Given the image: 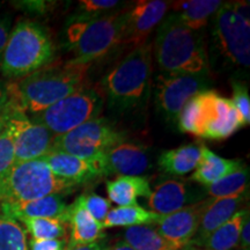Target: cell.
Wrapping results in <instances>:
<instances>
[{
    "mask_svg": "<svg viewBox=\"0 0 250 250\" xmlns=\"http://www.w3.org/2000/svg\"><path fill=\"white\" fill-rule=\"evenodd\" d=\"M169 1L161 0H142L124 11L121 43L140 46L145 44L149 34L164 21Z\"/></svg>",
    "mask_w": 250,
    "mask_h": 250,
    "instance_id": "cell-13",
    "label": "cell"
},
{
    "mask_svg": "<svg viewBox=\"0 0 250 250\" xmlns=\"http://www.w3.org/2000/svg\"><path fill=\"white\" fill-rule=\"evenodd\" d=\"M155 56L165 73L208 77L210 62L199 31L181 23L173 14L159 24L155 39Z\"/></svg>",
    "mask_w": 250,
    "mask_h": 250,
    "instance_id": "cell-3",
    "label": "cell"
},
{
    "mask_svg": "<svg viewBox=\"0 0 250 250\" xmlns=\"http://www.w3.org/2000/svg\"><path fill=\"white\" fill-rule=\"evenodd\" d=\"M67 242L66 239L54 240H34L28 242L29 250H65Z\"/></svg>",
    "mask_w": 250,
    "mask_h": 250,
    "instance_id": "cell-35",
    "label": "cell"
},
{
    "mask_svg": "<svg viewBox=\"0 0 250 250\" xmlns=\"http://www.w3.org/2000/svg\"><path fill=\"white\" fill-rule=\"evenodd\" d=\"M249 184V168L243 165L241 168L205 187V191L211 198H223L247 192Z\"/></svg>",
    "mask_w": 250,
    "mask_h": 250,
    "instance_id": "cell-28",
    "label": "cell"
},
{
    "mask_svg": "<svg viewBox=\"0 0 250 250\" xmlns=\"http://www.w3.org/2000/svg\"><path fill=\"white\" fill-rule=\"evenodd\" d=\"M204 203L205 201L197 202L170 214L160 215L155 223V229L165 240L181 250L190 245L196 235Z\"/></svg>",
    "mask_w": 250,
    "mask_h": 250,
    "instance_id": "cell-14",
    "label": "cell"
},
{
    "mask_svg": "<svg viewBox=\"0 0 250 250\" xmlns=\"http://www.w3.org/2000/svg\"><path fill=\"white\" fill-rule=\"evenodd\" d=\"M9 105H11V102H9L7 83L0 80V112L5 111Z\"/></svg>",
    "mask_w": 250,
    "mask_h": 250,
    "instance_id": "cell-39",
    "label": "cell"
},
{
    "mask_svg": "<svg viewBox=\"0 0 250 250\" xmlns=\"http://www.w3.org/2000/svg\"><path fill=\"white\" fill-rule=\"evenodd\" d=\"M9 33H11V20L7 17H0V61L7 44Z\"/></svg>",
    "mask_w": 250,
    "mask_h": 250,
    "instance_id": "cell-36",
    "label": "cell"
},
{
    "mask_svg": "<svg viewBox=\"0 0 250 250\" xmlns=\"http://www.w3.org/2000/svg\"><path fill=\"white\" fill-rule=\"evenodd\" d=\"M15 4H19L20 8L26 9V11L30 12V13H44L50 7V2L46 1H20L15 2Z\"/></svg>",
    "mask_w": 250,
    "mask_h": 250,
    "instance_id": "cell-37",
    "label": "cell"
},
{
    "mask_svg": "<svg viewBox=\"0 0 250 250\" xmlns=\"http://www.w3.org/2000/svg\"><path fill=\"white\" fill-rule=\"evenodd\" d=\"M102 250H133L131 247L127 245L126 242L124 241H118L110 247H107V248H103Z\"/></svg>",
    "mask_w": 250,
    "mask_h": 250,
    "instance_id": "cell-42",
    "label": "cell"
},
{
    "mask_svg": "<svg viewBox=\"0 0 250 250\" xmlns=\"http://www.w3.org/2000/svg\"><path fill=\"white\" fill-rule=\"evenodd\" d=\"M249 210H239L226 223L217 228L198 247L201 250H233L239 245L240 234Z\"/></svg>",
    "mask_w": 250,
    "mask_h": 250,
    "instance_id": "cell-25",
    "label": "cell"
},
{
    "mask_svg": "<svg viewBox=\"0 0 250 250\" xmlns=\"http://www.w3.org/2000/svg\"><path fill=\"white\" fill-rule=\"evenodd\" d=\"M202 143L189 144L164 151L158 159V166L167 175L181 176L195 170L201 160Z\"/></svg>",
    "mask_w": 250,
    "mask_h": 250,
    "instance_id": "cell-24",
    "label": "cell"
},
{
    "mask_svg": "<svg viewBox=\"0 0 250 250\" xmlns=\"http://www.w3.org/2000/svg\"><path fill=\"white\" fill-rule=\"evenodd\" d=\"M245 199L246 192L241 195L223 197V198L205 199L198 229L190 245L198 248L212 232L229 220L233 214L239 211L237 208Z\"/></svg>",
    "mask_w": 250,
    "mask_h": 250,
    "instance_id": "cell-18",
    "label": "cell"
},
{
    "mask_svg": "<svg viewBox=\"0 0 250 250\" xmlns=\"http://www.w3.org/2000/svg\"><path fill=\"white\" fill-rule=\"evenodd\" d=\"M233 96L232 101L234 108L239 112L241 118L242 125L247 126L250 123V99L248 94V88L243 83L240 81H233Z\"/></svg>",
    "mask_w": 250,
    "mask_h": 250,
    "instance_id": "cell-34",
    "label": "cell"
},
{
    "mask_svg": "<svg viewBox=\"0 0 250 250\" xmlns=\"http://www.w3.org/2000/svg\"><path fill=\"white\" fill-rule=\"evenodd\" d=\"M123 241L133 250H179L165 240L151 225L126 228L123 233Z\"/></svg>",
    "mask_w": 250,
    "mask_h": 250,
    "instance_id": "cell-27",
    "label": "cell"
},
{
    "mask_svg": "<svg viewBox=\"0 0 250 250\" xmlns=\"http://www.w3.org/2000/svg\"><path fill=\"white\" fill-rule=\"evenodd\" d=\"M103 248L99 242L88 243V245H68L65 250H102Z\"/></svg>",
    "mask_w": 250,
    "mask_h": 250,
    "instance_id": "cell-40",
    "label": "cell"
},
{
    "mask_svg": "<svg viewBox=\"0 0 250 250\" xmlns=\"http://www.w3.org/2000/svg\"><path fill=\"white\" fill-rule=\"evenodd\" d=\"M22 223L26 230L34 240H54L66 237L67 224L55 218L23 219Z\"/></svg>",
    "mask_w": 250,
    "mask_h": 250,
    "instance_id": "cell-29",
    "label": "cell"
},
{
    "mask_svg": "<svg viewBox=\"0 0 250 250\" xmlns=\"http://www.w3.org/2000/svg\"><path fill=\"white\" fill-rule=\"evenodd\" d=\"M160 215L154 212L146 210L140 205L117 206L109 211L104 221L102 223L103 228L111 227H134L147 226L153 225L159 220Z\"/></svg>",
    "mask_w": 250,
    "mask_h": 250,
    "instance_id": "cell-26",
    "label": "cell"
},
{
    "mask_svg": "<svg viewBox=\"0 0 250 250\" xmlns=\"http://www.w3.org/2000/svg\"><path fill=\"white\" fill-rule=\"evenodd\" d=\"M90 65L72 61L46 65L29 76L7 83L11 105L34 116L86 86Z\"/></svg>",
    "mask_w": 250,
    "mask_h": 250,
    "instance_id": "cell-1",
    "label": "cell"
},
{
    "mask_svg": "<svg viewBox=\"0 0 250 250\" xmlns=\"http://www.w3.org/2000/svg\"><path fill=\"white\" fill-rule=\"evenodd\" d=\"M102 174L117 176H140L149 168V156L145 146L122 142L101 156Z\"/></svg>",
    "mask_w": 250,
    "mask_h": 250,
    "instance_id": "cell-15",
    "label": "cell"
},
{
    "mask_svg": "<svg viewBox=\"0 0 250 250\" xmlns=\"http://www.w3.org/2000/svg\"><path fill=\"white\" fill-rule=\"evenodd\" d=\"M67 225L71 228L68 245H88L104 237L102 224L96 221L83 208L78 198L68 206Z\"/></svg>",
    "mask_w": 250,
    "mask_h": 250,
    "instance_id": "cell-20",
    "label": "cell"
},
{
    "mask_svg": "<svg viewBox=\"0 0 250 250\" xmlns=\"http://www.w3.org/2000/svg\"><path fill=\"white\" fill-rule=\"evenodd\" d=\"M102 92L111 109L136 111L147 104L152 87V44L134 48L101 80Z\"/></svg>",
    "mask_w": 250,
    "mask_h": 250,
    "instance_id": "cell-2",
    "label": "cell"
},
{
    "mask_svg": "<svg viewBox=\"0 0 250 250\" xmlns=\"http://www.w3.org/2000/svg\"><path fill=\"white\" fill-rule=\"evenodd\" d=\"M0 250H29L21 224L0 212Z\"/></svg>",
    "mask_w": 250,
    "mask_h": 250,
    "instance_id": "cell-30",
    "label": "cell"
},
{
    "mask_svg": "<svg viewBox=\"0 0 250 250\" xmlns=\"http://www.w3.org/2000/svg\"><path fill=\"white\" fill-rule=\"evenodd\" d=\"M109 201L118 206H131L138 204L139 197L151 195L149 181L143 176H117L107 182Z\"/></svg>",
    "mask_w": 250,
    "mask_h": 250,
    "instance_id": "cell-23",
    "label": "cell"
},
{
    "mask_svg": "<svg viewBox=\"0 0 250 250\" xmlns=\"http://www.w3.org/2000/svg\"><path fill=\"white\" fill-rule=\"evenodd\" d=\"M124 2L116 0H80L77 11L70 19H96L118 11Z\"/></svg>",
    "mask_w": 250,
    "mask_h": 250,
    "instance_id": "cell-31",
    "label": "cell"
},
{
    "mask_svg": "<svg viewBox=\"0 0 250 250\" xmlns=\"http://www.w3.org/2000/svg\"><path fill=\"white\" fill-rule=\"evenodd\" d=\"M240 250H250V218L247 215L245 223H243L241 234H240L239 245Z\"/></svg>",
    "mask_w": 250,
    "mask_h": 250,
    "instance_id": "cell-38",
    "label": "cell"
},
{
    "mask_svg": "<svg viewBox=\"0 0 250 250\" xmlns=\"http://www.w3.org/2000/svg\"><path fill=\"white\" fill-rule=\"evenodd\" d=\"M124 140L125 134L110 122L103 117H96L70 132L55 137L52 149L93 160Z\"/></svg>",
    "mask_w": 250,
    "mask_h": 250,
    "instance_id": "cell-9",
    "label": "cell"
},
{
    "mask_svg": "<svg viewBox=\"0 0 250 250\" xmlns=\"http://www.w3.org/2000/svg\"><path fill=\"white\" fill-rule=\"evenodd\" d=\"M67 211L68 206L62 195H50L34 201L0 204V212L17 221L23 219L55 218L67 224Z\"/></svg>",
    "mask_w": 250,
    "mask_h": 250,
    "instance_id": "cell-17",
    "label": "cell"
},
{
    "mask_svg": "<svg viewBox=\"0 0 250 250\" xmlns=\"http://www.w3.org/2000/svg\"><path fill=\"white\" fill-rule=\"evenodd\" d=\"M124 11L96 19H70L66 27V44L73 54L72 62L90 65L104 57L121 42Z\"/></svg>",
    "mask_w": 250,
    "mask_h": 250,
    "instance_id": "cell-5",
    "label": "cell"
},
{
    "mask_svg": "<svg viewBox=\"0 0 250 250\" xmlns=\"http://www.w3.org/2000/svg\"><path fill=\"white\" fill-rule=\"evenodd\" d=\"M181 250H195V247L191 246V245H188L184 247V248H182Z\"/></svg>",
    "mask_w": 250,
    "mask_h": 250,
    "instance_id": "cell-43",
    "label": "cell"
},
{
    "mask_svg": "<svg viewBox=\"0 0 250 250\" xmlns=\"http://www.w3.org/2000/svg\"><path fill=\"white\" fill-rule=\"evenodd\" d=\"M249 2H223L213 15L212 37L217 52L228 64L250 66Z\"/></svg>",
    "mask_w": 250,
    "mask_h": 250,
    "instance_id": "cell-6",
    "label": "cell"
},
{
    "mask_svg": "<svg viewBox=\"0 0 250 250\" xmlns=\"http://www.w3.org/2000/svg\"><path fill=\"white\" fill-rule=\"evenodd\" d=\"M245 162L242 160L221 158L210 148L206 147L204 144H202L201 160L197 165L196 169L193 170L191 180L203 184L204 187L210 186V184L217 182L218 180L227 176L228 174L241 168Z\"/></svg>",
    "mask_w": 250,
    "mask_h": 250,
    "instance_id": "cell-21",
    "label": "cell"
},
{
    "mask_svg": "<svg viewBox=\"0 0 250 250\" xmlns=\"http://www.w3.org/2000/svg\"><path fill=\"white\" fill-rule=\"evenodd\" d=\"M210 89V78L192 74L162 73L154 83L155 104L168 122H177L184 105L197 94Z\"/></svg>",
    "mask_w": 250,
    "mask_h": 250,
    "instance_id": "cell-10",
    "label": "cell"
},
{
    "mask_svg": "<svg viewBox=\"0 0 250 250\" xmlns=\"http://www.w3.org/2000/svg\"><path fill=\"white\" fill-rule=\"evenodd\" d=\"M12 109H13V107H12V105H9V107L6 109L5 111L0 112V133L2 132V130L5 129L6 125H7V123H8V120H9V116H11Z\"/></svg>",
    "mask_w": 250,
    "mask_h": 250,
    "instance_id": "cell-41",
    "label": "cell"
},
{
    "mask_svg": "<svg viewBox=\"0 0 250 250\" xmlns=\"http://www.w3.org/2000/svg\"><path fill=\"white\" fill-rule=\"evenodd\" d=\"M191 188L184 181L167 180L152 190L147 198L149 211L159 215H167L197 203Z\"/></svg>",
    "mask_w": 250,
    "mask_h": 250,
    "instance_id": "cell-19",
    "label": "cell"
},
{
    "mask_svg": "<svg viewBox=\"0 0 250 250\" xmlns=\"http://www.w3.org/2000/svg\"><path fill=\"white\" fill-rule=\"evenodd\" d=\"M8 123L14 134L15 164L42 159L52 149L54 134L22 111L12 109Z\"/></svg>",
    "mask_w": 250,
    "mask_h": 250,
    "instance_id": "cell-11",
    "label": "cell"
},
{
    "mask_svg": "<svg viewBox=\"0 0 250 250\" xmlns=\"http://www.w3.org/2000/svg\"><path fill=\"white\" fill-rule=\"evenodd\" d=\"M42 159L56 176L70 181L77 186L103 175L101 156L93 160H86L67 153L51 149Z\"/></svg>",
    "mask_w": 250,
    "mask_h": 250,
    "instance_id": "cell-16",
    "label": "cell"
},
{
    "mask_svg": "<svg viewBox=\"0 0 250 250\" xmlns=\"http://www.w3.org/2000/svg\"><path fill=\"white\" fill-rule=\"evenodd\" d=\"M195 250H201V249H198V248H196V247H195Z\"/></svg>",
    "mask_w": 250,
    "mask_h": 250,
    "instance_id": "cell-44",
    "label": "cell"
},
{
    "mask_svg": "<svg viewBox=\"0 0 250 250\" xmlns=\"http://www.w3.org/2000/svg\"><path fill=\"white\" fill-rule=\"evenodd\" d=\"M202 132L201 138L223 140L243 127L239 112L233 103L215 90L208 89L201 93Z\"/></svg>",
    "mask_w": 250,
    "mask_h": 250,
    "instance_id": "cell-12",
    "label": "cell"
},
{
    "mask_svg": "<svg viewBox=\"0 0 250 250\" xmlns=\"http://www.w3.org/2000/svg\"><path fill=\"white\" fill-rule=\"evenodd\" d=\"M55 56L48 31L30 20H20L8 36L0 61V72L11 79H21L45 67Z\"/></svg>",
    "mask_w": 250,
    "mask_h": 250,
    "instance_id": "cell-4",
    "label": "cell"
},
{
    "mask_svg": "<svg viewBox=\"0 0 250 250\" xmlns=\"http://www.w3.org/2000/svg\"><path fill=\"white\" fill-rule=\"evenodd\" d=\"M14 165V134L11 125L7 123L5 129L0 133V183L6 179Z\"/></svg>",
    "mask_w": 250,
    "mask_h": 250,
    "instance_id": "cell-32",
    "label": "cell"
},
{
    "mask_svg": "<svg viewBox=\"0 0 250 250\" xmlns=\"http://www.w3.org/2000/svg\"><path fill=\"white\" fill-rule=\"evenodd\" d=\"M223 1L219 0H189L169 2L173 14L181 23L190 29L199 31L220 8Z\"/></svg>",
    "mask_w": 250,
    "mask_h": 250,
    "instance_id": "cell-22",
    "label": "cell"
},
{
    "mask_svg": "<svg viewBox=\"0 0 250 250\" xmlns=\"http://www.w3.org/2000/svg\"><path fill=\"white\" fill-rule=\"evenodd\" d=\"M83 208L99 223H103L109 211L111 210V202L96 193H85L78 197Z\"/></svg>",
    "mask_w": 250,
    "mask_h": 250,
    "instance_id": "cell-33",
    "label": "cell"
},
{
    "mask_svg": "<svg viewBox=\"0 0 250 250\" xmlns=\"http://www.w3.org/2000/svg\"><path fill=\"white\" fill-rule=\"evenodd\" d=\"M77 184L52 173L43 159L15 164L0 183V204L34 201L72 191Z\"/></svg>",
    "mask_w": 250,
    "mask_h": 250,
    "instance_id": "cell-7",
    "label": "cell"
},
{
    "mask_svg": "<svg viewBox=\"0 0 250 250\" xmlns=\"http://www.w3.org/2000/svg\"><path fill=\"white\" fill-rule=\"evenodd\" d=\"M102 107V93L85 86L30 118L57 137L99 117Z\"/></svg>",
    "mask_w": 250,
    "mask_h": 250,
    "instance_id": "cell-8",
    "label": "cell"
}]
</instances>
